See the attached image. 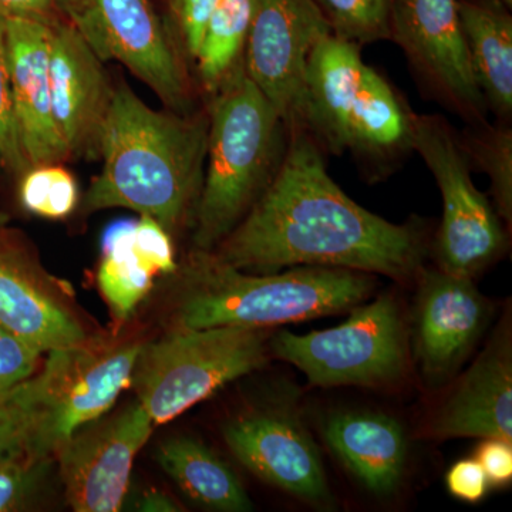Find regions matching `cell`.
Masks as SVG:
<instances>
[{"label": "cell", "mask_w": 512, "mask_h": 512, "mask_svg": "<svg viewBox=\"0 0 512 512\" xmlns=\"http://www.w3.org/2000/svg\"><path fill=\"white\" fill-rule=\"evenodd\" d=\"M0 325L42 355L89 343L82 323L22 251L0 242Z\"/></svg>", "instance_id": "obj_17"}, {"label": "cell", "mask_w": 512, "mask_h": 512, "mask_svg": "<svg viewBox=\"0 0 512 512\" xmlns=\"http://www.w3.org/2000/svg\"><path fill=\"white\" fill-rule=\"evenodd\" d=\"M476 460L483 467L490 485L503 487L512 480V446L510 441L484 439L477 448Z\"/></svg>", "instance_id": "obj_36"}, {"label": "cell", "mask_w": 512, "mask_h": 512, "mask_svg": "<svg viewBox=\"0 0 512 512\" xmlns=\"http://www.w3.org/2000/svg\"><path fill=\"white\" fill-rule=\"evenodd\" d=\"M446 484L447 490L453 497L470 504L483 500L490 487L483 467L476 458L457 461L448 470Z\"/></svg>", "instance_id": "obj_35"}, {"label": "cell", "mask_w": 512, "mask_h": 512, "mask_svg": "<svg viewBox=\"0 0 512 512\" xmlns=\"http://www.w3.org/2000/svg\"><path fill=\"white\" fill-rule=\"evenodd\" d=\"M207 144L208 114L154 110L127 84L114 87L100 141L103 165L84 211L126 208L171 234L194 220Z\"/></svg>", "instance_id": "obj_2"}, {"label": "cell", "mask_w": 512, "mask_h": 512, "mask_svg": "<svg viewBox=\"0 0 512 512\" xmlns=\"http://www.w3.org/2000/svg\"><path fill=\"white\" fill-rule=\"evenodd\" d=\"M6 23L0 16V164L10 174L20 177L29 165L20 147L12 96H10L8 49H6Z\"/></svg>", "instance_id": "obj_30"}, {"label": "cell", "mask_w": 512, "mask_h": 512, "mask_svg": "<svg viewBox=\"0 0 512 512\" xmlns=\"http://www.w3.org/2000/svg\"><path fill=\"white\" fill-rule=\"evenodd\" d=\"M63 19L103 62L117 60L168 109L188 113L190 84L150 0H62Z\"/></svg>", "instance_id": "obj_9"}, {"label": "cell", "mask_w": 512, "mask_h": 512, "mask_svg": "<svg viewBox=\"0 0 512 512\" xmlns=\"http://www.w3.org/2000/svg\"><path fill=\"white\" fill-rule=\"evenodd\" d=\"M412 116L393 87L366 64L350 114L348 150L379 161L412 150Z\"/></svg>", "instance_id": "obj_23"}, {"label": "cell", "mask_w": 512, "mask_h": 512, "mask_svg": "<svg viewBox=\"0 0 512 512\" xmlns=\"http://www.w3.org/2000/svg\"><path fill=\"white\" fill-rule=\"evenodd\" d=\"M136 508L138 511L143 512H178L183 511L181 505L170 494L165 493L163 490H150L144 491L138 497Z\"/></svg>", "instance_id": "obj_38"}, {"label": "cell", "mask_w": 512, "mask_h": 512, "mask_svg": "<svg viewBox=\"0 0 512 512\" xmlns=\"http://www.w3.org/2000/svg\"><path fill=\"white\" fill-rule=\"evenodd\" d=\"M0 16L36 20L46 25L64 20L59 10V0H0Z\"/></svg>", "instance_id": "obj_37"}, {"label": "cell", "mask_w": 512, "mask_h": 512, "mask_svg": "<svg viewBox=\"0 0 512 512\" xmlns=\"http://www.w3.org/2000/svg\"><path fill=\"white\" fill-rule=\"evenodd\" d=\"M252 0H222L194 57L202 87L211 96L244 64Z\"/></svg>", "instance_id": "obj_25"}, {"label": "cell", "mask_w": 512, "mask_h": 512, "mask_svg": "<svg viewBox=\"0 0 512 512\" xmlns=\"http://www.w3.org/2000/svg\"><path fill=\"white\" fill-rule=\"evenodd\" d=\"M436 439H500L512 443V355L498 335L457 384L431 423Z\"/></svg>", "instance_id": "obj_18"}, {"label": "cell", "mask_w": 512, "mask_h": 512, "mask_svg": "<svg viewBox=\"0 0 512 512\" xmlns=\"http://www.w3.org/2000/svg\"><path fill=\"white\" fill-rule=\"evenodd\" d=\"M329 35L328 20L313 0H252L245 73L289 133L305 130L306 66L313 47Z\"/></svg>", "instance_id": "obj_10"}, {"label": "cell", "mask_w": 512, "mask_h": 512, "mask_svg": "<svg viewBox=\"0 0 512 512\" xmlns=\"http://www.w3.org/2000/svg\"><path fill=\"white\" fill-rule=\"evenodd\" d=\"M497 2L503 3V5L507 6V8H511L512 0H497Z\"/></svg>", "instance_id": "obj_39"}, {"label": "cell", "mask_w": 512, "mask_h": 512, "mask_svg": "<svg viewBox=\"0 0 512 512\" xmlns=\"http://www.w3.org/2000/svg\"><path fill=\"white\" fill-rule=\"evenodd\" d=\"M366 63L360 46L323 37L313 47L305 76V130L330 153L348 150L349 119Z\"/></svg>", "instance_id": "obj_19"}, {"label": "cell", "mask_w": 512, "mask_h": 512, "mask_svg": "<svg viewBox=\"0 0 512 512\" xmlns=\"http://www.w3.org/2000/svg\"><path fill=\"white\" fill-rule=\"evenodd\" d=\"M140 342L47 353V359L26 380L33 419L26 453L53 460L77 430L106 416L130 387Z\"/></svg>", "instance_id": "obj_6"}, {"label": "cell", "mask_w": 512, "mask_h": 512, "mask_svg": "<svg viewBox=\"0 0 512 512\" xmlns=\"http://www.w3.org/2000/svg\"><path fill=\"white\" fill-rule=\"evenodd\" d=\"M269 349L319 387L384 386L402 379L409 362L406 330L392 296L355 306L336 328L306 335L278 333Z\"/></svg>", "instance_id": "obj_7"}, {"label": "cell", "mask_w": 512, "mask_h": 512, "mask_svg": "<svg viewBox=\"0 0 512 512\" xmlns=\"http://www.w3.org/2000/svg\"><path fill=\"white\" fill-rule=\"evenodd\" d=\"M470 163L477 164L491 181L497 212L512 220V130L510 127L474 124L458 137Z\"/></svg>", "instance_id": "obj_26"}, {"label": "cell", "mask_w": 512, "mask_h": 512, "mask_svg": "<svg viewBox=\"0 0 512 512\" xmlns=\"http://www.w3.org/2000/svg\"><path fill=\"white\" fill-rule=\"evenodd\" d=\"M42 353L0 325V400L40 367Z\"/></svg>", "instance_id": "obj_32"}, {"label": "cell", "mask_w": 512, "mask_h": 512, "mask_svg": "<svg viewBox=\"0 0 512 512\" xmlns=\"http://www.w3.org/2000/svg\"><path fill=\"white\" fill-rule=\"evenodd\" d=\"M32 419V399L25 380L0 400V463L26 451Z\"/></svg>", "instance_id": "obj_31"}, {"label": "cell", "mask_w": 512, "mask_h": 512, "mask_svg": "<svg viewBox=\"0 0 512 512\" xmlns=\"http://www.w3.org/2000/svg\"><path fill=\"white\" fill-rule=\"evenodd\" d=\"M414 311V356L424 382L440 387L456 375L491 318V306L473 279L419 271Z\"/></svg>", "instance_id": "obj_14"}, {"label": "cell", "mask_w": 512, "mask_h": 512, "mask_svg": "<svg viewBox=\"0 0 512 512\" xmlns=\"http://www.w3.org/2000/svg\"><path fill=\"white\" fill-rule=\"evenodd\" d=\"M156 460L190 500L207 510L245 512L254 508L237 474L200 441L188 437L164 441L157 448Z\"/></svg>", "instance_id": "obj_22"}, {"label": "cell", "mask_w": 512, "mask_h": 512, "mask_svg": "<svg viewBox=\"0 0 512 512\" xmlns=\"http://www.w3.org/2000/svg\"><path fill=\"white\" fill-rule=\"evenodd\" d=\"M224 440L242 466L265 483L316 507L332 503L318 447L289 407L232 420Z\"/></svg>", "instance_id": "obj_13"}, {"label": "cell", "mask_w": 512, "mask_h": 512, "mask_svg": "<svg viewBox=\"0 0 512 512\" xmlns=\"http://www.w3.org/2000/svg\"><path fill=\"white\" fill-rule=\"evenodd\" d=\"M366 272L326 266H295L249 274L195 252L177 308L180 328L218 326L266 329L350 311L372 293Z\"/></svg>", "instance_id": "obj_4"}, {"label": "cell", "mask_w": 512, "mask_h": 512, "mask_svg": "<svg viewBox=\"0 0 512 512\" xmlns=\"http://www.w3.org/2000/svg\"><path fill=\"white\" fill-rule=\"evenodd\" d=\"M390 40L424 83L468 123H487L458 15L457 0H392Z\"/></svg>", "instance_id": "obj_11"}, {"label": "cell", "mask_w": 512, "mask_h": 512, "mask_svg": "<svg viewBox=\"0 0 512 512\" xmlns=\"http://www.w3.org/2000/svg\"><path fill=\"white\" fill-rule=\"evenodd\" d=\"M335 36L356 45L390 39L392 0H313Z\"/></svg>", "instance_id": "obj_28"}, {"label": "cell", "mask_w": 512, "mask_h": 512, "mask_svg": "<svg viewBox=\"0 0 512 512\" xmlns=\"http://www.w3.org/2000/svg\"><path fill=\"white\" fill-rule=\"evenodd\" d=\"M93 47L69 23L50 26L53 116L70 158L99 160L114 87Z\"/></svg>", "instance_id": "obj_15"}, {"label": "cell", "mask_w": 512, "mask_h": 512, "mask_svg": "<svg viewBox=\"0 0 512 512\" xmlns=\"http://www.w3.org/2000/svg\"><path fill=\"white\" fill-rule=\"evenodd\" d=\"M3 222H5V220H3L2 214H0V225H2Z\"/></svg>", "instance_id": "obj_40"}, {"label": "cell", "mask_w": 512, "mask_h": 512, "mask_svg": "<svg viewBox=\"0 0 512 512\" xmlns=\"http://www.w3.org/2000/svg\"><path fill=\"white\" fill-rule=\"evenodd\" d=\"M157 274L131 244V224L107 232L97 272V284L111 315L124 322L153 289Z\"/></svg>", "instance_id": "obj_24"}, {"label": "cell", "mask_w": 512, "mask_h": 512, "mask_svg": "<svg viewBox=\"0 0 512 512\" xmlns=\"http://www.w3.org/2000/svg\"><path fill=\"white\" fill-rule=\"evenodd\" d=\"M211 254L249 274L326 266L402 281L419 274L426 242L417 225L393 224L349 198L322 147L299 130L289 133L274 181Z\"/></svg>", "instance_id": "obj_1"}, {"label": "cell", "mask_w": 512, "mask_h": 512, "mask_svg": "<svg viewBox=\"0 0 512 512\" xmlns=\"http://www.w3.org/2000/svg\"><path fill=\"white\" fill-rule=\"evenodd\" d=\"M19 180L20 204L37 217L63 220L79 204L76 178L63 164L33 165Z\"/></svg>", "instance_id": "obj_27"}, {"label": "cell", "mask_w": 512, "mask_h": 512, "mask_svg": "<svg viewBox=\"0 0 512 512\" xmlns=\"http://www.w3.org/2000/svg\"><path fill=\"white\" fill-rule=\"evenodd\" d=\"M52 460H40L26 451L0 463V512L19 511L35 497L45 481Z\"/></svg>", "instance_id": "obj_29"}, {"label": "cell", "mask_w": 512, "mask_h": 512, "mask_svg": "<svg viewBox=\"0 0 512 512\" xmlns=\"http://www.w3.org/2000/svg\"><path fill=\"white\" fill-rule=\"evenodd\" d=\"M471 69L487 107L512 111V18L497 0H457Z\"/></svg>", "instance_id": "obj_21"}, {"label": "cell", "mask_w": 512, "mask_h": 512, "mask_svg": "<svg viewBox=\"0 0 512 512\" xmlns=\"http://www.w3.org/2000/svg\"><path fill=\"white\" fill-rule=\"evenodd\" d=\"M131 244L157 276L173 274L177 269L171 234L153 218L140 217L131 224Z\"/></svg>", "instance_id": "obj_33"}, {"label": "cell", "mask_w": 512, "mask_h": 512, "mask_svg": "<svg viewBox=\"0 0 512 512\" xmlns=\"http://www.w3.org/2000/svg\"><path fill=\"white\" fill-rule=\"evenodd\" d=\"M222 0H170L171 13L185 52L194 59L211 16Z\"/></svg>", "instance_id": "obj_34"}, {"label": "cell", "mask_w": 512, "mask_h": 512, "mask_svg": "<svg viewBox=\"0 0 512 512\" xmlns=\"http://www.w3.org/2000/svg\"><path fill=\"white\" fill-rule=\"evenodd\" d=\"M289 131L245 73L244 64L212 94L204 181L194 214V245L212 252L274 181Z\"/></svg>", "instance_id": "obj_3"}, {"label": "cell", "mask_w": 512, "mask_h": 512, "mask_svg": "<svg viewBox=\"0 0 512 512\" xmlns=\"http://www.w3.org/2000/svg\"><path fill=\"white\" fill-rule=\"evenodd\" d=\"M412 148L430 168L443 198L436 244L440 269L473 279L504 251L498 214L471 180L470 160L446 120L413 114Z\"/></svg>", "instance_id": "obj_8"}, {"label": "cell", "mask_w": 512, "mask_h": 512, "mask_svg": "<svg viewBox=\"0 0 512 512\" xmlns=\"http://www.w3.org/2000/svg\"><path fill=\"white\" fill-rule=\"evenodd\" d=\"M153 431V420L138 400L77 430L55 456L70 507L77 512L120 511L134 460Z\"/></svg>", "instance_id": "obj_12"}, {"label": "cell", "mask_w": 512, "mask_h": 512, "mask_svg": "<svg viewBox=\"0 0 512 512\" xmlns=\"http://www.w3.org/2000/svg\"><path fill=\"white\" fill-rule=\"evenodd\" d=\"M268 349L266 329L178 326L141 345L130 387L158 426L264 366Z\"/></svg>", "instance_id": "obj_5"}, {"label": "cell", "mask_w": 512, "mask_h": 512, "mask_svg": "<svg viewBox=\"0 0 512 512\" xmlns=\"http://www.w3.org/2000/svg\"><path fill=\"white\" fill-rule=\"evenodd\" d=\"M50 26L28 19H8L6 23L13 116L29 167L72 160L53 116Z\"/></svg>", "instance_id": "obj_16"}, {"label": "cell", "mask_w": 512, "mask_h": 512, "mask_svg": "<svg viewBox=\"0 0 512 512\" xmlns=\"http://www.w3.org/2000/svg\"><path fill=\"white\" fill-rule=\"evenodd\" d=\"M323 437L340 463L370 493L386 497L400 487L407 440L399 421L382 413H338L326 420Z\"/></svg>", "instance_id": "obj_20"}]
</instances>
